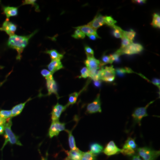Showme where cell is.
Here are the masks:
<instances>
[{"label": "cell", "mask_w": 160, "mask_h": 160, "mask_svg": "<svg viewBox=\"0 0 160 160\" xmlns=\"http://www.w3.org/2000/svg\"><path fill=\"white\" fill-rule=\"evenodd\" d=\"M94 86L97 87H99L101 85V80H98V81H94Z\"/></svg>", "instance_id": "obj_43"}, {"label": "cell", "mask_w": 160, "mask_h": 160, "mask_svg": "<svg viewBox=\"0 0 160 160\" xmlns=\"http://www.w3.org/2000/svg\"><path fill=\"white\" fill-rule=\"evenodd\" d=\"M46 53L49 54L52 60H60L63 58V55L59 53L55 49H51L45 52Z\"/></svg>", "instance_id": "obj_20"}, {"label": "cell", "mask_w": 160, "mask_h": 160, "mask_svg": "<svg viewBox=\"0 0 160 160\" xmlns=\"http://www.w3.org/2000/svg\"><path fill=\"white\" fill-rule=\"evenodd\" d=\"M22 5H31L34 6L35 8L36 11L37 12H40L39 7L38 5L36 3V1L35 0H26L23 1L22 2Z\"/></svg>", "instance_id": "obj_29"}, {"label": "cell", "mask_w": 160, "mask_h": 160, "mask_svg": "<svg viewBox=\"0 0 160 160\" xmlns=\"http://www.w3.org/2000/svg\"><path fill=\"white\" fill-rule=\"evenodd\" d=\"M144 49L143 46L138 43L132 42L127 46L126 48L122 49H119L116 52L120 56L122 54L131 55L138 54L139 53Z\"/></svg>", "instance_id": "obj_5"}, {"label": "cell", "mask_w": 160, "mask_h": 160, "mask_svg": "<svg viewBox=\"0 0 160 160\" xmlns=\"http://www.w3.org/2000/svg\"><path fill=\"white\" fill-rule=\"evenodd\" d=\"M7 120L3 119L0 118V126H1V125H5L6 122H7Z\"/></svg>", "instance_id": "obj_45"}, {"label": "cell", "mask_w": 160, "mask_h": 160, "mask_svg": "<svg viewBox=\"0 0 160 160\" xmlns=\"http://www.w3.org/2000/svg\"><path fill=\"white\" fill-rule=\"evenodd\" d=\"M96 155L92 154L90 151L83 152L81 160H96Z\"/></svg>", "instance_id": "obj_26"}, {"label": "cell", "mask_w": 160, "mask_h": 160, "mask_svg": "<svg viewBox=\"0 0 160 160\" xmlns=\"http://www.w3.org/2000/svg\"><path fill=\"white\" fill-rule=\"evenodd\" d=\"M67 157L66 160H81L83 152L78 149L76 150H71L67 152Z\"/></svg>", "instance_id": "obj_15"}, {"label": "cell", "mask_w": 160, "mask_h": 160, "mask_svg": "<svg viewBox=\"0 0 160 160\" xmlns=\"http://www.w3.org/2000/svg\"><path fill=\"white\" fill-rule=\"evenodd\" d=\"M138 152L139 156L144 160H155L160 155V151L153 150L148 147L138 148Z\"/></svg>", "instance_id": "obj_3"}, {"label": "cell", "mask_w": 160, "mask_h": 160, "mask_svg": "<svg viewBox=\"0 0 160 160\" xmlns=\"http://www.w3.org/2000/svg\"><path fill=\"white\" fill-rule=\"evenodd\" d=\"M105 24L112 27L114 26L117 22L111 16H106L105 17Z\"/></svg>", "instance_id": "obj_32"}, {"label": "cell", "mask_w": 160, "mask_h": 160, "mask_svg": "<svg viewBox=\"0 0 160 160\" xmlns=\"http://www.w3.org/2000/svg\"><path fill=\"white\" fill-rule=\"evenodd\" d=\"M81 75L79 78H86L89 77V71L86 67H83L81 70Z\"/></svg>", "instance_id": "obj_37"}, {"label": "cell", "mask_w": 160, "mask_h": 160, "mask_svg": "<svg viewBox=\"0 0 160 160\" xmlns=\"http://www.w3.org/2000/svg\"><path fill=\"white\" fill-rule=\"evenodd\" d=\"M136 35V32L132 30V29H130L129 31H125L124 32V36L127 39L130 40V41L132 42L135 37Z\"/></svg>", "instance_id": "obj_28"}, {"label": "cell", "mask_w": 160, "mask_h": 160, "mask_svg": "<svg viewBox=\"0 0 160 160\" xmlns=\"http://www.w3.org/2000/svg\"><path fill=\"white\" fill-rule=\"evenodd\" d=\"M82 91V90L80 92H74L73 93H71V94L69 95V101H68V102L67 103V105L66 106L67 107L70 105H73L75 103H76L77 101L78 97L81 92Z\"/></svg>", "instance_id": "obj_23"}, {"label": "cell", "mask_w": 160, "mask_h": 160, "mask_svg": "<svg viewBox=\"0 0 160 160\" xmlns=\"http://www.w3.org/2000/svg\"><path fill=\"white\" fill-rule=\"evenodd\" d=\"M85 50L87 58L94 57V51L90 47L88 46H85Z\"/></svg>", "instance_id": "obj_36"}, {"label": "cell", "mask_w": 160, "mask_h": 160, "mask_svg": "<svg viewBox=\"0 0 160 160\" xmlns=\"http://www.w3.org/2000/svg\"><path fill=\"white\" fill-rule=\"evenodd\" d=\"M31 100V98H29V99L27 100L25 102L20 103L18 105L14 106L11 110L12 117L17 116L18 115H19L22 111L23 109H24V107H25V106H26V103Z\"/></svg>", "instance_id": "obj_17"}, {"label": "cell", "mask_w": 160, "mask_h": 160, "mask_svg": "<svg viewBox=\"0 0 160 160\" xmlns=\"http://www.w3.org/2000/svg\"><path fill=\"white\" fill-rule=\"evenodd\" d=\"M87 36L90 39L93 40V41L96 40L97 38H100V37L97 36L96 35H95L93 34L89 35H87Z\"/></svg>", "instance_id": "obj_41"}, {"label": "cell", "mask_w": 160, "mask_h": 160, "mask_svg": "<svg viewBox=\"0 0 160 160\" xmlns=\"http://www.w3.org/2000/svg\"><path fill=\"white\" fill-rule=\"evenodd\" d=\"M115 71H116L117 73L119 75H122L126 73H132L133 72L132 70V69L129 68H119V69H115Z\"/></svg>", "instance_id": "obj_34"}, {"label": "cell", "mask_w": 160, "mask_h": 160, "mask_svg": "<svg viewBox=\"0 0 160 160\" xmlns=\"http://www.w3.org/2000/svg\"><path fill=\"white\" fill-rule=\"evenodd\" d=\"M154 101H152L145 107H139L135 109L132 114V117L135 123H138L139 126L141 125V121L143 118L146 117L148 116L147 110L148 107Z\"/></svg>", "instance_id": "obj_6"}, {"label": "cell", "mask_w": 160, "mask_h": 160, "mask_svg": "<svg viewBox=\"0 0 160 160\" xmlns=\"http://www.w3.org/2000/svg\"><path fill=\"white\" fill-rule=\"evenodd\" d=\"M138 146L135 142V140L131 138H129L126 141L123 148H129L135 150L136 149Z\"/></svg>", "instance_id": "obj_22"}, {"label": "cell", "mask_w": 160, "mask_h": 160, "mask_svg": "<svg viewBox=\"0 0 160 160\" xmlns=\"http://www.w3.org/2000/svg\"><path fill=\"white\" fill-rule=\"evenodd\" d=\"M86 112L89 114L102 112L100 94L97 95V96L93 102L88 104L86 109Z\"/></svg>", "instance_id": "obj_8"}, {"label": "cell", "mask_w": 160, "mask_h": 160, "mask_svg": "<svg viewBox=\"0 0 160 160\" xmlns=\"http://www.w3.org/2000/svg\"><path fill=\"white\" fill-rule=\"evenodd\" d=\"M105 16L98 13L96 16L92 21L88 23L87 25L97 30L98 28L105 24Z\"/></svg>", "instance_id": "obj_13"}, {"label": "cell", "mask_w": 160, "mask_h": 160, "mask_svg": "<svg viewBox=\"0 0 160 160\" xmlns=\"http://www.w3.org/2000/svg\"><path fill=\"white\" fill-rule=\"evenodd\" d=\"M41 74L42 76L43 77H44L46 78V79L52 77V73L50 72L49 70H47L46 69H43L41 72Z\"/></svg>", "instance_id": "obj_38"}, {"label": "cell", "mask_w": 160, "mask_h": 160, "mask_svg": "<svg viewBox=\"0 0 160 160\" xmlns=\"http://www.w3.org/2000/svg\"><path fill=\"white\" fill-rule=\"evenodd\" d=\"M38 31L36 30L29 35L26 36L12 35L9 36L8 40L7 45L9 48L15 49L18 52V56L17 59L20 60L22 58V53L23 50L28 45L29 40Z\"/></svg>", "instance_id": "obj_1"}, {"label": "cell", "mask_w": 160, "mask_h": 160, "mask_svg": "<svg viewBox=\"0 0 160 160\" xmlns=\"http://www.w3.org/2000/svg\"><path fill=\"white\" fill-rule=\"evenodd\" d=\"M115 69L113 66H106L100 70V80L106 82H113L115 78Z\"/></svg>", "instance_id": "obj_4"}, {"label": "cell", "mask_w": 160, "mask_h": 160, "mask_svg": "<svg viewBox=\"0 0 160 160\" xmlns=\"http://www.w3.org/2000/svg\"><path fill=\"white\" fill-rule=\"evenodd\" d=\"M85 36L86 35L78 29H77L75 31L74 33L72 35V38L75 39H84Z\"/></svg>", "instance_id": "obj_33"}, {"label": "cell", "mask_w": 160, "mask_h": 160, "mask_svg": "<svg viewBox=\"0 0 160 160\" xmlns=\"http://www.w3.org/2000/svg\"><path fill=\"white\" fill-rule=\"evenodd\" d=\"M112 28L113 29L112 33H113V36L117 38L122 39L123 37H124V31L121 29L120 27L114 25V26H112Z\"/></svg>", "instance_id": "obj_24"}, {"label": "cell", "mask_w": 160, "mask_h": 160, "mask_svg": "<svg viewBox=\"0 0 160 160\" xmlns=\"http://www.w3.org/2000/svg\"><path fill=\"white\" fill-rule=\"evenodd\" d=\"M74 28L79 29L84 34L86 35L87 36L93 34L96 35L97 36L99 37L98 34L96 29H93L88 25L78 26V27H75Z\"/></svg>", "instance_id": "obj_16"}, {"label": "cell", "mask_w": 160, "mask_h": 160, "mask_svg": "<svg viewBox=\"0 0 160 160\" xmlns=\"http://www.w3.org/2000/svg\"><path fill=\"white\" fill-rule=\"evenodd\" d=\"M122 46L120 49H122L126 48L127 46H129L131 43H132V42L130 41V40L127 39L125 37H123L122 38Z\"/></svg>", "instance_id": "obj_35"}, {"label": "cell", "mask_w": 160, "mask_h": 160, "mask_svg": "<svg viewBox=\"0 0 160 160\" xmlns=\"http://www.w3.org/2000/svg\"><path fill=\"white\" fill-rule=\"evenodd\" d=\"M113 62L112 59L110 56H103L102 59V62H101V66H103L107 64H112Z\"/></svg>", "instance_id": "obj_30"}, {"label": "cell", "mask_w": 160, "mask_h": 160, "mask_svg": "<svg viewBox=\"0 0 160 160\" xmlns=\"http://www.w3.org/2000/svg\"><path fill=\"white\" fill-rule=\"evenodd\" d=\"M67 108L66 106H64L59 103H57L56 105H55L52 108L51 113V119L52 121H59L61 114L63 112L66 110Z\"/></svg>", "instance_id": "obj_9"}, {"label": "cell", "mask_w": 160, "mask_h": 160, "mask_svg": "<svg viewBox=\"0 0 160 160\" xmlns=\"http://www.w3.org/2000/svg\"><path fill=\"white\" fill-rule=\"evenodd\" d=\"M5 125L0 126V135L4 134L5 132Z\"/></svg>", "instance_id": "obj_42"}, {"label": "cell", "mask_w": 160, "mask_h": 160, "mask_svg": "<svg viewBox=\"0 0 160 160\" xmlns=\"http://www.w3.org/2000/svg\"><path fill=\"white\" fill-rule=\"evenodd\" d=\"M132 2L136 3V4H139V5H142L146 3V1L144 0H135V1H132Z\"/></svg>", "instance_id": "obj_40"}, {"label": "cell", "mask_w": 160, "mask_h": 160, "mask_svg": "<svg viewBox=\"0 0 160 160\" xmlns=\"http://www.w3.org/2000/svg\"><path fill=\"white\" fill-rule=\"evenodd\" d=\"M17 29V26L9 21V19H6L3 23L2 26L0 28V30L4 31L10 36L15 34V32Z\"/></svg>", "instance_id": "obj_10"}, {"label": "cell", "mask_w": 160, "mask_h": 160, "mask_svg": "<svg viewBox=\"0 0 160 160\" xmlns=\"http://www.w3.org/2000/svg\"><path fill=\"white\" fill-rule=\"evenodd\" d=\"M48 70L53 74L56 72L64 68L60 60H52L47 66Z\"/></svg>", "instance_id": "obj_14"}, {"label": "cell", "mask_w": 160, "mask_h": 160, "mask_svg": "<svg viewBox=\"0 0 160 160\" xmlns=\"http://www.w3.org/2000/svg\"><path fill=\"white\" fill-rule=\"evenodd\" d=\"M46 86L48 91V95L54 94L58 98H59L58 93V86L56 82L55 81L53 77L46 79Z\"/></svg>", "instance_id": "obj_12"}, {"label": "cell", "mask_w": 160, "mask_h": 160, "mask_svg": "<svg viewBox=\"0 0 160 160\" xmlns=\"http://www.w3.org/2000/svg\"><path fill=\"white\" fill-rule=\"evenodd\" d=\"M151 25L155 28L160 27V17L158 13H154L153 15V18Z\"/></svg>", "instance_id": "obj_25"}, {"label": "cell", "mask_w": 160, "mask_h": 160, "mask_svg": "<svg viewBox=\"0 0 160 160\" xmlns=\"http://www.w3.org/2000/svg\"><path fill=\"white\" fill-rule=\"evenodd\" d=\"M152 84L158 86L160 89V79L157 78H153L152 80Z\"/></svg>", "instance_id": "obj_39"}, {"label": "cell", "mask_w": 160, "mask_h": 160, "mask_svg": "<svg viewBox=\"0 0 160 160\" xmlns=\"http://www.w3.org/2000/svg\"><path fill=\"white\" fill-rule=\"evenodd\" d=\"M3 10L7 18L17 16L18 13V7L6 6L4 7Z\"/></svg>", "instance_id": "obj_18"}, {"label": "cell", "mask_w": 160, "mask_h": 160, "mask_svg": "<svg viewBox=\"0 0 160 160\" xmlns=\"http://www.w3.org/2000/svg\"><path fill=\"white\" fill-rule=\"evenodd\" d=\"M42 160H47V159L45 158L42 157Z\"/></svg>", "instance_id": "obj_46"}, {"label": "cell", "mask_w": 160, "mask_h": 160, "mask_svg": "<svg viewBox=\"0 0 160 160\" xmlns=\"http://www.w3.org/2000/svg\"><path fill=\"white\" fill-rule=\"evenodd\" d=\"M0 118L4 120L9 119L12 118L11 110H0Z\"/></svg>", "instance_id": "obj_27"}, {"label": "cell", "mask_w": 160, "mask_h": 160, "mask_svg": "<svg viewBox=\"0 0 160 160\" xmlns=\"http://www.w3.org/2000/svg\"><path fill=\"white\" fill-rule=\"evenodd\" d=\"M119 149L113 141H111L106 145V148L103 150V152L108 156L114 155L121 152Z\"/></svg>", "instance_id": "obj_11"}, {"label": "cell", "mask_w": 160, "mask_h": 160, "mask_svg": "<svg viewBox=\"0 0 160 160\" xmlns=\"http://www.w3.org/2000/svg\"><path fill=\"white\" fill-rule=\"evenodd\" d=\"M65 131L68 132V135H69L68 141H69V147L71 149V150H76L78 149L76 145L75 140L74 136L72 135V131L66 130V129Z\"/></svg>", "instance_id": "obj_21"}, {"label": "cell", "mask_w": 160, "mask_h": 160, "mask_svg": "<svg viewBox=\"0 0 160 160\" xmlns=\"http://www.w3.org/2000/svg\"><path fill=\"white\" fill-rule=\"evenodd\" d=\"M121 153H122L124 155L129 156H133L135 153V151L133 149H129V148H123L122 149H121Z\"/></svg>", "instance_id": "obj_31"}, {"label": "cell", "mask_w": 160, "mask_h": 160, "mask_svg": "<svg viewBox=\"0 0 160 160\" xmlns=\"http://www.w3.org/2000/svg\"><path fill=\"white\" fill-rule=\"evenodd\" d=\"M90 152L92 154L96 155L99 154L102 152L103 147L98 143H93L90 146Z\"/></svg>", "instance_id": "obj_19"}, {"label": "cell", "mask_w": 160, "mask_h": 160, "mask_svg": "<svg viewBox=\"0 0 160 160\" xmlns=\"http://www.w3.org/2000/svg\"><path fill=\"white\" fill-rule=\"evenodd\" d=\"M132 160H142L141 158H140V156L138 155H133L132 156Z\"/></svg>", "instance_id": "obj_44"}, {"label": "cell", "mask_w": 160, "mask_h": 160, "mask_svg": "<svg viewBox=\"0 0 160 160\" xmlns=\"http://www.w3.org/2000/svg\"><path fill=\"white\" fill-rule=\"evenodd\" d=\"M66 124L60 122L59 121H52L49 128V136L50 138L54 136H58L61 132L66 130Z\"/></svg>", "instance_id": "obj_7"}, {"label": "cell", "mask_w": 160, "mask_h": 160, "mask_svg": "<svg viewBox=\"0 0 160 160\" xmlns=\"http://www.w3.org/2000/svg\"><path fill=\"white\" fill-rule=\"evenodd\" d=\"M12 126V122L11 118L7 121L5 125V143L2 149H3L7 143L9 142L12 145L16 144L18 146H22V143L19 140V137L13 133L11 129V126Z\"/></svg>", "instance_id": "obj_2"}]
</instances>
